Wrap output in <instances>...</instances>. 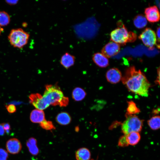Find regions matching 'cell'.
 Returning <instances> with one entry per match:
<instances>
[{
	"mask_svg": "<svg viewBox=\"0 0 160 160\" xmlns=\"http://www.w3.org/2000/svg\"><path fill=\"white\" fill-rule=\"evenodd\" d=\"M123 84L131 92L147 97L150 84L143 73L135 66L127 68L121 79Z\"/></svg>",
	"mask_w": 160,
	"mask_h": 160,
	"instance_id": "6da1fadb",
	"label": "cell"
},
{
	"mask_svg": "<svg viewBox=\"0 0 160 160\" xmlns=\"http://www.w3.org/2000/svg\"><path fill=\"white\" fill-rule=\"evenodd\" d=\"M43 97L49 105L65 107L69 103L68 98L64 96L60 88L56 84L46 85Z\"/></svg>",
	"mask_w": 160,
	"mask_h": 160,
	"instance_id": "7a4b0ae2",
	"label": "cell"
},
{
	"mask_svg": "<svg viewBox=\"0 0 160 160\" xmlns=\"http://www.w3.org/2000/svg\"><path fill=\"white\" fill-rule=\"evenodd\" d=\"M119 26L110 33L111 40L120 45H124L127 43L133 42L137 38V35L134 32L128 31L124 25L120 22Z\"/></svg>",
	"mask_w": 160,
	"mask_h": 160,
	"instance_id": "3957f363",
	"label": "cell"
},
{
	"mask_svg": "<svg viewBox=\"0 0 160 160\" xmlns=\"http://www.w3.org/2000/svg\"><path fill=\"white\" fill-rule=\"evenodd\" d=\"M126 118L122 123L121 129L124 135L133 132H139L142 129L143 121L135 115H126Z\"/></svg>",
	"mask_w": 160,
	"mask_h": 160,
	"instance_id": "277c9868",
	"label": "cell"
},
{
	"mask_svg": "<svg viewBox=\"0 0 160 160\" xmlns=\"http://www.w3.org/2000/svg\"><path fill=\"white\" fill-rule=\"evenodd\" d=\"M29 34L21 28L13 29L9 33L8 39L11 44L15 47L21 49L28 43Z\"/></svg>",
	"mask_w": 160,
	"mask_h": 160,
	"instance_id": "5b68a950",
	"label": "cell"
},
{
	"mask_svg": "<svg viewBox=\"0 0 160 160\" xmlns=\"http://www.w3.org/2000/svg\"><path fill=\"white\" fill-rule=\"evenodd\" d=\"M143 44L150 49H152L156 44L157 37L155 31L151 28H147L138 36Z\"/></svg>",
	"mask_w": 160,
	"mask_h": 160,
	"instance_id": "8992f818",
	"label": "cell"
},
{
	"mask_svg": "<svg viewBox=\"0 0 160 160\" xmlns=\"http://www.w3.org/2000/svg\"><path fill=\"white\" fill-rule=\"evenodd\" d=\"M29 98L30 103L37 109L43 110L49 105L39 93L32 94L29 95Z\"/></svg>",
	"mask_w": 160,
	"mask_h": 160,
	"instance_id": "52a82bcc",
	"label": "cell"
},
{
	"mask_svg": "<svg viewBox=\"0 0 160 160\" xmlns=\"http://www.w3.org/2000/svg\"><path fill=\"white\" fill-rule=\"evenodd\" d=\"M120 45L113 41H111L106 44L101 50V53L106 57H110L113 56L119 51Z\"/></svg>",
	"mask_w": 160,
	"mask_h": 160,
	"instance_id": "ba28073f",
	"label": "cell"
},
{
	"mask_svg": "<svg viewBox=\"0 0 160 160\" xmlns=\"http://www.w3.org/2000/svg\"><path fill=\"white\" fill-rule=\"evenodd\" d=\"M105 76L107 81L112 84L119 83L122 77L120 71L118 69L115 68L109 69L106 73Z\"/></svg>",
	"mask_w": 160,
	"mask_h": 160,
	"instance_id": "9c48e42d",
	"label": "cell"
},
{
	"mask_svg": "<svg viewBox=\"0 0 160 160\" xmlns=\"http://www.w3.org/2000/svg\"><path fill=\"white\" fill-rule=\"evenodd\" d=\"M144 12L147 20L150 22H155L159 20V12L156 6H151L145 8Z\"/></svg>",
	"mask_w": 160,
	"mask_h": 160,
	"instance_id": "30bf717a",
	"label": "cell"
},
{
	"mask_svg": "<svg viewBox=\"0 0 160 160\" xmlns=\"http://www.w3.org/2000/svg\"><path fill=\"white\" fill-rule=\"evenodd\" d=\"M6 148L8 152L12 154H16L21 151L22 145L20 141L16 138H12L7 141Z\"/></svg>",
	"mask_w": 160,
	"mask_h": 160,
	"instance_id": "8fae6325",
	"label": "cell"
},
{
	"mask_svg": "<svg viewBox=\"0 0 160 160\" xmlns=\"http://www.w3.org/2000/svg\"><path fill=\"white\" fill-rule=\"evenodd\" d=\"M92 59L97 65L101 68L106 67L109 64L108 59L101 53L98 52L94 53Z\"/></svg>",
	"mask_w": 160,
	"mask_h": 160,
	"instance_id": "7c38bea8",
	"label": "cell"
},
{
	"mask_svg": "<svg viewBox=\"0 0 160 160\" xmlns=\"http://www.w3.org/2000/svg\"><path fill=\"white\" fill-rule=\"evenodd\" d=\"M75 57L68 52H65L61 56L60 63L66 69H68L72 66L75 62Z\"/></svg>",
	"mask_w": 160,
	"mask_h": 160,
	"instance_id": "4fadbf2b",
	"label": "cell"
},
{
	"mask_svg": "<svg viewBox=\"0 0 160 160\" xmlns=\"http://www.w3.org/2000/svg\"><path fill=\"white\" fill-rule=\"evenodd\" d=\"M30 119L33 123L40 124L45 119L44 112L43 110L34 109L31 113Z\"/></svg>",
	"mask_w": 160,
	"mask_h": 160,
	"instance_id": "5bb4252c",
	"label": "cell"
},
{
	"mask_svg": "<svg viewBox=\"0 0 160 160\" xmlns=\"http://www.w3.org/2000/svg\"><path fill=\"white\" fill-rule=\"evenodd\" d=\"M56 120L59 124L62 125H66L71 122V117L68 113L61 112L57 116Z\"/></svg>",
	"mask_w": 160,
	"mask_h": 160,
	"instance_id": "9a60e30c",
	"label": "cell"
},
{
	"mask_svg": "<svg viewBox=\"0 0 160 160\" xmlns=\"http://www.w3.org/2000/svg\"><path fill=\"white\" fill-rule=\"evenodd\" d=\"M75 155L77 160H89L91 157L89 151L85 148H81L78 149Z\"/></svg>",
	"mask_w": 160,
	"mask_h": 160,
	"instance_id": "2e32d148",
	"label": "cell"
},
{
	"mask_svg": "<svg viewBox=\"0 0 160 160\" xmlns=\"http://www.w3.org/2000/svg\"><path fill=\"white\" fill-rule=\"evenodd\" d=\"M133 23L136 27L138 28H142L147 25V20L144 15L139 14L137 15L134 17Z\"/></svg>",
	"mask_w": 160,
	"mask_h": 160,
	"instance_id": "e0dca14e",
	"label": "cell"
},
{
	"mask_svg": "<svg viewBox=\"0 0 160 160\" xmlns=\"http://www.w3.org/2000/svg\"><path fill=\"white\" fill-rule=\"evenodd\" d=\"M125 135L129 145H136L140 139V135L139 132H133Z\"/></svg>",
	"mask_w": 160,
	"mask_h": 160,
	"instance_id": "ac0fdd59",
	"label": "cell"
},
{
	"mask_svg": "<svg viewBox=\"0 0 160 160\" xmlns=\"http://www.w3.org/2000/svg\"><path fill=\"white\" fill-rule=\"evenodd\" d=\"M26 145L30 152L33 155H36L39 153V149L37 145L36 140L33 137L29 139L26 142Z\"/></svg>",
	"mask_w": 160,
	"mask_h": 160,
	"instance_id": "d6986e66",
	"label": "cell"
},
{
	"mask_svg": "<svg viewBox=\"0 0 160 160\" xmlns=\"http://www.w3.org/2000/svg\"><path fill=\"white\" fill-rule=\"evenodd\" d=\"M86 95V92L84 89L79 87L74 88L72 93L73 98L75 100L77 101L83 100Z\"/></svg>",
	"mask_w": 160,
	"mask_h": 160,
	"instance_id": "ffe728a7",
	"label": "cell"
},
{
	"mask_svg": "<svg viewBox=\"0 0 160 160\" xmlns=\"http://www.w3.org/2000/svg\"><path fill=\"white\" fill-rule=\"evenodd\" d=\"M148 124L150 128L153 130H157L160 128V118L159 116L152 117L148 121Z\"/></svg>",
	"mask_w": 160,
	"mask_h": 160,
	"instance_id": "44dd1931",
	"label": "cell"
},
{
	"mask_svg": "<svg viewBox=\"0 0 160 160\" xmlns=\"http://www.w3.org/2000/svg\"><path fill=\"white\" fill-rule=\"evenodd\" d=\"M127 104L126 115H135L140 112V109L133 101H128Z\"/></svg>",
	"mask_w": 160,
	"mask_h": 160,
	"instance_id": "7402d4cb",
	"label": "cell"
},
{
	"mask_svg": "<svg viewBox=\"0 0 160 160\" xmlns=\"http://www.w3.org/2000/svg\"><path fill=\"white\" fill-rule=\"evenodd\" d=\"M10 21V18L8 14L5 11L0 12V26H5Z\"/></svg>",
	"mask_w": 160,
	"mask_h": 160,
	"instance_id": "603a6c76",
	"label": "cell"
},
{
	"mask_svg": "<svg viewBox=\"0 0 160 160\" xmlns=\"http://www.w3.org/2000/svg\"><path fill=\"white\" fill-rule=\"evenodd\" d=\"M40 125L42 128L46 130H51L55 128L51 121L45 119L40 123Z\"/></svg>",
	"mask_w": 160,
	"mask_h": 160,
	"instance_id": "cb8c5ba5",
	"label": "cell"
},
{
	"mask_svg": "<svg viewBox=\"0 0 160 160\" xmlns=\"http://www.w3.org/2000/svg\"><path fill=\"white\" fill-rule=\"evenodd\" d=\"M118 145L121 147H125L129 145L125 135H124L120 138L118 143Z\"/></svg>",
	"mask_w": 160,
	"mask_h": 160,
	"instance_id": "d4e9b609",
	"label": "cell"
},
{
	"mask_svg": "<svg viewBox=\"0 0 160 160\" xmlns=\"http://www.w3.org/2000/svg\"><path fill=\"white\" fill-rule=\"evenodd\" d=\"M8 157L7 152L4 149L0 148V160H7Z\"/></svg>",
	"mask_w": 160,
	"mask_h": 160,
	"instance_id": "484cf974",
	"label": "cell"
},
{
	"mask_svg": "<svg viewBox=\"0 0 160 160\" xmlns=\"http://www.w3.org/2000/svg\"><path fill=\"white\" fill-rule=\"evenodd\" d=\"M6 108L8 111L10 113H13L16 111L15 105L13 104H9L6 106Z\"/></svg>",
	"mask_w": 160,
	"mask_h": 160,
	"instance_id": "4316f807",
	"label": "cell"
},
{
	"mask_svg": "<svg viewBox=\"0 0 160 160\" xmlns=\"http://www.w3.org/2000/svg\"><path fill=\"white\" fill-rule=\"evenodd\" d=\"M2 124L5 132L8 134L11 129L10 125L8 123H4Z\"/></svg>",
	"mask_w": 160,
	"mask_h": 160,
	"instance_id": "83f0119b",
	"label": "cell"
},
{
	"mask_svg": "<svg viewBox=\"0 0 160 160\" xmlns=\"http://www.w3.org/2000/svg\"><path fill=\"white\" fill-rule=\"evenodd\" d=\"M157 77L155 81V83L156 84H159V85L160 84V68L159 67L157 69Z\"/></svg>",
	"mask_w": 160,
	"mask_h": 160,
	"instance_id": "f1b7e54d",
	"label": "cell"
},
{
	"mask_svg": "<svg viewBox=\"0 0 160 160\" xmlns=\"http://www.w3.org/2000/svg\"><path fill=\"white\" fill-rule=\"evenodd\" d=\"M5 132L2 124H0V135H3Z\"/></svg>",
	"mask_w": 160,
	"mask_h": 160,
	"instance_id": "f546056e",
	"label": "cell"
},
{
	"mask_svg": "<svg viewBox=\"0 0 160 160\" xmlns=\"http://www.w3.org/2000/svg\"><path fill=\"white\" fill-rule=\"evenodd\" d=\"M6 1L7 3L10 5L15 4L18 2L17 0H7Z\"/></svg>",
	"mask_w": 160,
	"mask_h": 160,
	"instance_id": "4dcf8cb0",
	"label": "cell"
},
{
	"mask_svg": "<svg viewBox=\"0 0 160 160\" xmlns=\"http://www.w3.org/2000/svg\"><path fill=\"white\" fill-rule=\"evenodd\" d=\"M160 111L159 107L155 109H153V113L155 115L159 114Z\"/></svg>",
	"mask_w": 160,
	"mask_h": 160,
	"instance_id": "1f68e13d",
	"label": "cell"
},
{
	"mask_svg": "<svg viewBox=\"0 0 160 160\" xmlns=\"http://www.w3.org/2000/svg\"><path fill=\"white\" fill-rule=\"evenodd\" d=\"M3 29L1 28V26H0V34L1 32V31H3Z\"/></svg>",
	"mask_w": 160,
	"mask_h": 160,
	"instance_id": "d6a6232c",
	"label": "cell"
},
{
	"mask_svg": "<svg viewBox=\"0 0 160 160\" xmlns=\"http://www.w3.org/2000/svg\"></svg>",
	"mask_w": 160,
	"mask_h": 160,
	"instance_id": "836d02e7",
	"label": "cell"
}]
</instances>
